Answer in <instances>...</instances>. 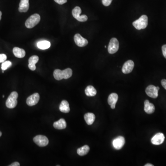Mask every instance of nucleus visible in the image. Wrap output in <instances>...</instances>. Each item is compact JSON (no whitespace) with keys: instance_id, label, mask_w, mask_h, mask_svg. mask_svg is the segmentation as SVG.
I'll return each instance as SVG.
<instances>
[{"instance_id":"nucleus-24","label":"nucleus","mask_w":166,"mask_h":166,"mask_svg":"<svg viewBox=\"0 0 166 166\" xmlns=\"http://www.w3.org/2000/svg\"><path fill=\"white\" fill-rule=\"evenodd\" d=\"M90 151V147L89 146L85 145L77 150V153L81 156L86 155Z\"/></svg>"},{"instance_id":"nucleus-26","label":"nucleus","mask_w":166,"mask_h":166,"mask_svg":"<svg viewBox=\"0 0 166 166\" xmlns=\"http://www.w3.org/2000/svg\"><path fill=\"white\" fill-rule=\"evenodd\" d=\"M7 58V56L5 54H0V63H3L6 61Z\"/></svg>"},{"instance_id":"nucleus-3","label":"nucleus","mask_w":166,"mask_h":166,"mask_svg":"<svg viewBox=\"0 0 166 166\" xmlns=\"http://www.w3.org/2000/svg\"><path fill=\"white\" fill-rule=\"evenodd\" d=\"M40 20V16L39 14H33L26 20L25 23V26L27 28H32L39 23Z\"/></svg>"},{"instance_id":"nucleus-16","label":"nucleus","mask_w":166,"mask_h":166,"mask_svg":"<svg viewBox=\"0 0 166 166\" xmlns=\"http://www.w3.org/2000/svg\"><path fill=\"white\" fill-rule=\"evenodd\" d=\"M29 8V0H21L19 4V11L21 13H25Z\"/></svg>"},{"instance_id":"nucleus-6","label":"nucleus","mask_w":166,"mask_h":166,"mask_svg":"<svg viewBox=\"0 0 166 166\" xmlns=\"http://www.w3.org/2000/svg\"><path fill=\"white\" fill-rule=\"evenodd\" d=\"M119 48V43L118 40L116 38H112L109 42L108 44V50L109 54H113L116 53Z\"/></svg>"},{"instance_id":"nucleus-25","label":"nucleus","mask_w":166,"mask_h":166,"mask_svg":"<svg viewBox=\"0 0 166 166\" xmlns=\"http://www.w3.org/2000/svg\"><path fill=\"white\" fill-rule=\"evenodd\" d=\"M12 62L10 61H5L2 64V69L3 71L6 70L10 67L12 66Z\"/></svg>"},{"instance_id":"nucleus-33","label":"nucleus","mask_w":166,"mask_h":166,"mask_svg":"<svg viewBox=\"0 0 166 166\" xmlns=\"http://www.w3.org/2000/svg\"><path fill=\"white\" fill-rule=\"evenodd\" d=\"M2 13L1 11H0V21H1V19H2Z\"/></svg>"},{"instance_id":"nucleus-10","label":"nucleus","mask_w":166,"mask_h":166,"mask_svg":"<svg viewBox=\"0 0 166 166\" xmlns=\"http://www.w3.org/2000/svg\"><path fill=\"white\" fill-rule=\"evenodd\" d=\"M39 99L40 96L39 93H34L28 97L26 104L30 106H32L37 104L39 103Z\"/></svg>"},{"instance_id":"nucleus-8","label":"nucleus","mask_w":166,"mask_h":166,"mask_svg":"<svg viewBox=\"0 0 166 166\" xmlns=\"http://www.w3.org/2000/svg\"><path fill=\"white\" fill-rule=\"evenodd\" d=\"M158 90L157 87L153 85H150L146 88L145 90L146 93L149 97L153 98H156L158 96Z\"/></svg>"},{"instance_id":"nucleus-17","label":"nucleus","mask_w":166,"mask_h":166,"mask_svg":"<svg viewBox=\"0 0 166 166\" xmlns=\"http://www.w3.org/2000/svg\"><path fill=\"white\" fill-rule=\"evenodd\" d=\"M145 108L144 110L148 114H151L153 113L155 111V107L153 104L150 103L149 101L146 100L145 101Z\"/></svg>"},{"instance_id":"nucleus-20","label":"nucleus","mask_w":166,"mask_h":166,"mask_svg":"<svg viewBox=\"0 0 166 166\" xmlns=\"http://www.w3.org/2000/svg\"><path fill=\"white\" fill-rule=\"evenodd\" d=\"M59 109L62 112L68 113L70 111L69 103L66 100H63L59 107Z\"/></svg>"},{"instance_id":"nucleus-11","label":"nucleus","mask_w":166,"mask_h":166,"mask_svg":"<svg viewBox=\"0 0 166 166\" xmlns=\"http://www.w3.org/2000/svg\"><path fill=\"white\" fill-rule=\"evenodd\" d=\"M74 40L76 44L81 47L85 46L88 44L87 40L83 38L80 34H75L74 37Z\"/></svg>"},{"instance_id":"nucleus-32","label":"nucleus","mask_w":166,"mask_h":166,"mask_svg":"<svg viewBox=\"0 0 166 166\" xmlns=\"http://www.w3.org/2000/svg\"><path fill=\"white\" fill-rule=\"evenodd\" d=\"M145 166H153V165H152V164H146L145 165Z\"/></svg>"},{"instance_id":"nucleus-18","label":"nucleus","mask_w":166,"mask_h":166,"mask_svg":"<svg viewBox=\"0 0 166 166\" xmlns=\"http://www.w3.org/2000/svg\"><path fill=\"white\" fill-rule=\"evenodd\" d=\"M95 114L91 113H87L84 115L85 121L88 125H92L95 121Z\"/></svg>"},{"instance_id":"nucleus-14","label":"nucleus","mask_w":166,"mask_h":166,"mask_svg":"<svg viewBox=\"0 0 166 166\" xmlns=\"http://www.w3.org/2000/svg\"><path fill=\"white\" fill-rule=\"evenodd\" d=\"M118 100V96L116 93H112L109 95L108 99V102L112 109L115 108V105Z\"/></svg>"},{"instance_id":"nucleus-4","label":"nucleus","mask_w":166,"mask_h":166,"mask_svg":"<svg viewBox=\"0 0 166 166\" xmlns=\"http://www.w3.org/2000/svg\"><path fill=\"white\" fill-rule=\"evenodd\" d=\"M18 93L16 91H13L9 95L6 102V107L9 108H14L17 106V98Z\"/></svg>"},{"instance_id":"nucleus-30","label":"nucleus","mask_w":166,"mask_h":166,"mask_svg":"<svg viewBox=\"0 0 166 166\" xmlns=\"http://www.w3.org/2000/svg\"><path fill=\"white\" fill-rule=\"evenodd\" d=\"M161 84H162V86L164 87V88L166 90V80L165 79H163L161 81Z\"/></svg>"},{"instance_id":"nucleus-29","label":"nucleus","mask_w":166,"mask_h":166,"mask_svg":"<svg viewBox=\"0 0 166 166\" xmlns=\"http://www.w3.org/2000/svg\"><path fill=\"white\" fill-rule=\"evenodd\" d=\"M162 51L163 55L166 59V44L162 46Z\"/></svg>"},{"instance_id":"nucleus-7","label":"nucleus","mask_w":166,"mask_h":166,"mask_svg":"<svg viewBox=\"0 0 166 166\" xmlns=\"http://www.w3.org/2000/svg\"><path fill=\"white\" fill-rule=\"evenodd\" d=\"M35 144L40 147H45L48 144V138L44 135H37L33 138Z\"/></svg>"},{"instance_id":"nucleus-34","label":"nucleus","mask_w":166,"mask_h":166,"mask_svg":"<svg viewBox=\"0 0 166 166\" xmlns=\"http://www.w3.org/2000/svg\"><path fill=\"white\" fill-rule=\"evenodd\" d=\"M2 132H1V131H0V137H1V136H2Z\"/></svg>"},{"instance_id":"nucleus-9","label":"nucleus","mask_w":166,"mask_h":166,"mask_svg":"<svg viewBox=\"0 0 166 166\" xmlns=\"http://www.w3.org/2000/svg\"><path fill=\"white\" fill-rule=\"evenodd\" d=\"M125 144V139L122 136H119L113 139V145L115 149L119 150L122 148Z\"/></svg>"},{"instance_id":"nucleus-12","label":"nucleus","mask_w":166,"mask_h":166,"mask_svg":"<svg viewBox=\"0 0 166 166\" xmlns=\"http://www.w3.org/2000/svg\"><path fill=\"white\" fill-rule=\"evenodd\" d=\"M134 63L131 60H128L125 63L122 68V71L125 74L130 73L133 70Z\"/></svg>"},{"instance_id":"nucleus-28","label":"nucleus","mask_w":166,"mask_h":166,"mask_svg":"<svg viewBox=\"0 0 166 166\" xmlns=\"http://www.w3.org/2000/svg\"><path fill=\"white\" fill-rule=\"evenodd\" d=\"M55 2L60 5H62L67 2V0H54Z\"/></svg>"},{"instance_id":"nucleus-23","label":"nucleus","mask_w":166,"mask_h":166,"mask_svg":"<svg viewBox=\"0 0 166 166\" xmlns=\"http://www.w3.org/2000/svg\"><path fill=\"white\" fill-rule=\"evenodd\" d=\"M51 45L50 42L48 41H42L37 43V47L41 49H46L49 48Z\"/></svg>"},{"instance_id":"nucleus-19","label":"nucleus","mask_w":166,"mask_h":166,"mask_svg":"<svg viewBox=\"0 0 166 166\" xmlns=\"http://www.w3.org/2000/svg\"><path fill=\"white\" fill-rule=\"evenodd\" d=\"M54 127L58 130L65 129L67 127V123L64 119H61L59 121L55 122L53 124Z\"/></svg>"},{"instance_id":"nucleus-35","label":"nucleus","mask_w":166,"mask_h":166,"mask_svg":"<svg viewBox=\"0 0 166 166\" xmlns=\"http://www.w3.org/2000/svg\"><path fill=\"white\" fill-rule=\"evenodd\" d=\"M2 97H5V96H4V95H3V96H2Z\"/></svg>"},{"instance_id":"nucleus-21","label":"nucleus","mask_w":166,"mask_h":166,"mask_svg":"<svg viewBox=\"0 0 166 166\" xmlns=\"http://www.w3.org/2000/svg\"><path fill=\"white\" fill-rule=\"evenodd\" d=\"M13 53L17 58H22L25 55V51L22 48L18 47H14L13 48Z\"/></svg>"},{"instance_id":"nucleus-5","label":"nucleus","mask_w":166,"mask_h":166,"mask_svg":"<svg viewBox=\"0 0 166 166\" xmlns=\"http://www.w3.org/2000/svg\"><path fill=\"white\" fill-rule=\"evenodd\" d=\"M81 9L79 7H76L73 8L72 11V16L77 21L80 22H85L87 21L88 17L86 15H81Z\"/></svg>"},{"instance_id":"nucleus-31","label":"nucleus","mask_w":166,"mask_h":166,"mask_svg":"<svg viewBox=\"0 0 166 166\" xmlns=\"http://www.w3.org/2000/svg\"><path fill=\"white\" fill-rule=\"evenodd\" d=\"M20 164L18 162H14L13 164H11L9 166H20Z\"/></svg>"},{"instance_id":"nucleus-1","label":"nucleus","mask_w":166,"mask_h":166,"mask_svg":"<svg viewBox=\"0 0 166 166\" xmlns=\"http://www.w3.org/2000/svg\"><path fill=\"white\" fill-rule=\"evenodd\" d=\"M72 74V71L71 68H67L64 70L60 69H55L54 71V77L57 81H61L62 79H69L71 77Z\"/></svg>"},{"instance_id":"nucleus-2","label":"nucleus","mask_w":166,"mask_h":166,"mask_svg":"<svg viewBox=\"0 0 166 166\" xmlns=\"http://www.w3.org/2000/svg\"><path fill=\"white\" fill-rule=\"evenodd\" d=\"M148 24V18L145 15L141 16L138 20L132 23V25L136 29L140 30L146 28Z\"/></svg>"},{"instance_id":"nucleus-27","label":"nucleus","mask_w":166,"mask_h":166,"mask_svg":"<svg viewBox=\"0 0 166 166\" xmlns=\"http://www.w3.org/2000/svg\"><path fill=\"white\" fill-rule=\"evenodd\" d=\"M112 0H102L103 5L105 6H108L111 3Z\"/></svg>"},{"instance_id":"nucleus-22","label":"nucleus","mask_w":166,"mask_h":166,"mask_svg":"<svg viewBox=\"0 0 166 166\" xmlns=\"http://www.w3.org/2000/svg\"><path fill=\"white\" fill-rule=\"evenodd\" d=\"M97 93V90L93 86H88L85 90V93L88 97H94L96 96Z\"/></svg>"},{"instance_id":"nucleus-13","label":"nucleus","mask_w":166,"mask_h":166,"mask_svg":"<svg viewBox=\"0 0 166 166\" xmlns=\"http://www.w3.org/2000/svg\"><path fill=\"white\" fill-rule=\"evenodd\" d=\"M164 135L163 133H158L154 135L151 138V143L153 145H158L163 144L164 141Z\"/></svg>"},{"instance_id":"nucleus-15","label":"nucleus","mask_w":166,"mask_h":166,"mask_svg":"<svg viewBox=\"0 0 166 166\" xmlns=\"http://www.w3.org/2000/svg\"><path fill=\"white\" fill-rule=\"evenodd\" d=\"M39 61V56L37 55H33L29 59L28 67L29 69L32 71L36 70V64Z\"/></svg>"}]
</instances>
